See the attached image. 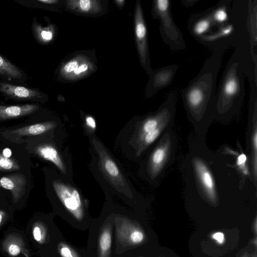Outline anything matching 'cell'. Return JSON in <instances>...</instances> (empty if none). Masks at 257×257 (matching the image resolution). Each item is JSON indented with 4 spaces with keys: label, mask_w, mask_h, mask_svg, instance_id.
Masks as SVG:
<instances>
[{
    "label": "cell",
    "mask_w": 257,
    "mask_h": 257,
    "mask_svg": "<svg viewBox=\"0 0 257 257\" xmlns=\"http://www.w3.org/2000/svg\"><path fill=\"white\" fill-rule=\"evenodd\" d=\"M244 75L248 77L250 86H257V65L250 54L235 49L221 75L211 116L229 118L239 110L245 94Z\"/></svg>",
    "instance_id": "6da1fadb"
},
{
    "label": "cell",
    "mask_w": 257,
    "mask_h": 257,
    "mask_svg": "<svg viewBox=\"0 0 257 257\" xmlns=\"http://www.w3.org/2000/svg\"><path fill=\"white\" fill-rule=\"evenodd\" d=\"M231 47V44L226 41L216 45L199 73L180 90L187 115L193 120L199 121L211 116L222 57Z\"/></svg>",
    "instance_id": "7a4b0ae2"
},
{
    "label": "cell",
    "mask_w": 257,
    "mask_h": 257,
    "mask_svg": "<svg viewBox=\"0 0 257 257\" xmlns=\"http://www.w3.org/2000/svg\"><path fill=\"white\" fill-rule=\"evenodd\" d=\"M152 17L159 21V32L163 42L174 51L186 48L182 32L175 23L171 12L170 0H155L151 11Z\"/></svg>",
    "instance_id": "3957f363"
},
{
    "label": "cell",
    "mask_w": 257,
    "mask_h": 257,
    "mask_svg": "<svg viewBox=\"0 0 257 257\" xmlns=\"http://www.w3.org/2000/svg\"><path fill=\"white\" fill-rule=\"evenodd\" d=\"M92 144L98 156L99 167L103 177L118 193L132 198V190L117 164L101 143L94 137H92Z\"/></svg>",
    "instance_id": "277c9868"
},
{
    "label": "cell",
    "mask_w": 257,
    "mask_h": 257,
    "mask_svg": "<svg viewBox=\"0 0 257 257\" xmlns=\"http://www.w3.org/2000/svg\"><path fill=\"white\" fill-rule=\"evenodd\" d=\"M135 41L141 64L149 75L152 72L148 45L147 25L140 1H137L134 14Z\"/></svg>",
    "instance_id": "5b68a950"
},
{
    "label": "cell",
    "mask_w": 257,
    "mask_h": 257,
    "mask_svg": "<svg viewBox=\"0 0 257 257\" xmlns=\"http://www.w3.org/2000/svg\"><path fill=\"white\" fill-rule=\"evenodd\" d=\"M52 186L62 205L78 219L83 214V198L78 189L65 180L56 179Z\"/></svg>",
    "instance_id": "8992f818"
},
{
    "label": "cell",
    "mask_w": 257,
    "mask_h": 257,
    "mask_svg": "<svg viewBox=\"0 0 257 257\" xmlns=\"http://www.w3.org/2000/svg\"><path fill=\"white\" fill-rule=\"evenodd\" d=\"M164 135L148 160L147 170L151 179H155L161 174L169 163L172 152V143L169 137Z\"/></svg>",
    "instance_id": "52a82bcc"
},
{
    "label": "cell",
    "mask_w": 257,
    "mask_h": 257,
    "mask_svg": "<svg viewBox=\"0 0 257 257\" xmlns=\"http://www.w3.org/2000/svg\"><path fill=\"white\" fill-rule=\"evenodd\" d=\"M179 66L172 64L153 71L149 75V79L146 89V95L150 97L159 90L169 86L175 77Z\"/></svg>",
    "instance_id": "ba28073f"
},
{
    "label": "cell",
    "mask_w": 257,
    "mask_h": 257,
    "mask_svg": "<svg viewBox=\"0 0 257 257\" xmlns=\"http://www.w3.org/2000/svg\"><path fill=\"white\" fill-rule=\"evenodd\" d=\"M217 28L212 18L211 8L191 15L188 21V31L195 40L214 32Z\"/></svg>",
    "instance_id": "9c48e42d"
},
{
    "label": "cell",
    "mask_w": 257,
    "mask_h": 257,
    "mask_svg": "<svg viewBox=\"0 0 257 257\" xmlns=\"http://www.w3.org/2000/svg\"><path fill=\"white\" fill-rule=\"evenodd\" d=\"M194 169L201 189L212 202L216 200L215 182L207 165L201 160L194 161Z\"/></svg>",
    "instance_id": "30bf717a"
},
{
    "label": "cell",
    "mask_w": 257,
    "mask_h": 257,
    "mask_svg": "<svg viewBox=\"0 0 257 257\" xmlns=\"http://www.w3.org/2000/svg\"><path fill=\"white\" fill-rule=\"evenodd\" d=\"M0 92L16 100H36L42 98V93L38 90L4 82H0Z\"/></svg>",
    "instance_id": "8fae6325"
},
{
    "label": "cell",
    "mask_w": 257,
    "mask_h": 257,
    "mask_svg": "<svg viewBox=\"0 0 257 257\" xmlns=\"http://www.w3.org/2000/svg\"><path fill=\"white\" fill-rule=\"evenodd\" d=\"M27 179L24 175L14 173L0 178V188L9 190L14 202H18L24 194Z\"/></svg>",
    "instance_id": "7c38bea8"
},
{
    "label": "cell",
    "mask_w": 257,
    "mask_h": 257,
    "mask_svg": "<svg viewBox=\"0 0 257 257\" xmlns=\"http://www.w3.org/2000/svg\"><path fill=\"white\" fill-rule=\"evenodd\" d=\"M247 22L251 56L257 65V0H247Z\"/></svg>",
    "instance_id": "4fadbf2b"
},
{
    "label": "cell",
    "mask_w": 257,
    "mask_h": 257,
    "mask_svg": "<svg viewBox=\"0 0 257 257\" xmlns=\"http://www.w3.org/2000/svg\"><path fill=\"white\" fill-rule=\"evenodd\" d=\"M34 151L42 159L52 163L63 175L68 174L65 159L53 145L49 144L39 145L35 148Z\"/></svg>",
    "instance_id": "5bb4252c"
},
{
    "label": "cell",
    "mask_w": 257,
    "mask_h": 257,
    "mask_svg": "<svg viewBox=\"0 0 257 257\" xmlns=\"http://www.w3.org/2000/svg\"><path fill=\"white\" fill-rule=\"evenodd\" d=\"M57 125V123L53 121H45L10 130L6 132L5 134L16 140L22 137L37 136L45 134L54 128Z\"/></svg>",
    "instance_id": "9a60e30c"
},
{
    "label": "cell",
    "mask_w": 257,
    "mask_h": 257,
    "mask_svg": "<svg viewBox=\"0 0 257 257\" xmlns=\"http://www.w3.org/2000/svg\"><path fill=\"white\" fill-rule=\"evenodd\" d=\"M39 105L36 104H25L15 105H0V120L17 118L36 111Z\"/></svg>",
    "instance_id": "2e32d148"
},
{
    "label": "cell",
    "mask_w": 257,
    "mask_h": 257,
    "mask_svg": "<svg viewBox=\"0 0 257 257\" xmlns=\"http://www.w3.org/2000/svg\"><path fill=\"white\" fill-rule=\"evenodd\" d=\"M2 246L4 250L10 256L16 257L21 253L26 257L29 256L24 241L18 235H9L3 241Z\"/></svg>",
    "instance_id": "e0dca14e"
},
{
    "label": "cell",
    "mask_w": 257,
    "mask_h": 257,
    "mask_svg": "<svg viewBox=\"0 0 257 257\" xmlns=\"http://www.w3.org/2000/svg\"><path fill=\"white\" fill-rule=\"evenodd\" d=\"M89 69V64L86 60L81 59H72L64 65L62 68V73L64 76L75 78L82 76Z\"/></svg>",
    "instance_id": "ac0fdd59"
},
{
    "label": "cell",
    "mask_w": 257,
    "mask_h": 257,
    "mask_svg": "<svg viewBox=\"0 0 257 257\" xmlns=\"http://www.w3.org/2000/svg\"><path fill=\"white\" fill-rule=\"evenodd\" d=\"M232 0H222L211 8V16L216 26L226 23L229 19L228 12Z\"/></svg>",
    "instance_id": "d6986e66"
},
{
    "label": "cell",
    "mask_w": 257,
    "mask_h": 257,
    "mask_svg": "<svg viewBox=\"0 0 257 257\" xmlns=\"http://www.w3.org/2000/svg\"><path fill=\"white\" fill-rule=\"evenodd\" d=\"M173 119L164 122L159 125L155 130L147 134L136 146V152L137 156L141 155L147 148L152 145L165 131L167 124L171 122Z\"/></svg>",
    "instance_id": "ffe728a7"
},
{
    "label": "cell",
    "mask_w": 257,
    "mask_h": 257,
    "mask_svg": "<svg viewBox=\"0 0 257 257\" xmlns=\"http://www.w3.org/2000/svg\"><path fill=\"white\" fill-rule=\"evenodd\" d=\"M23 72L17 66L0 54V75L9 78L20 79Z\"/></svg>",
    "instance_id": "44dd1931"
},
{
    "label": "cell",
    "mask_w": 257,
    "mask_h": 257,
    "mask_svg": "<svg viewBox=\"0 0 257 257\" xmlns=\"http://www.w3.org/2000/svg\"><path fill=\"white\" fill-rule=\"evenodd\" d=\"M51 27H42L37 22L34 21L32 26V31L36 39L41 42L44 43L50 41L53 38V33Z\"/></svg>",
    "instance_id": "7402d4cb"
},
{
    "label": "cell",
    "mask_w": 257,
    "mask_h": 257,
    "mask_svg": "<svg viewBox=\"0 0 257 257\" xmlns=\"http://www.w3.org/2000/svg\"><path fill=\"white\" fill-rule=\"evenodd\" d=\"M98 2L91 0H79L68 1V6L80 13H90L94 11L98 8Z\"/></svg>",
    "instance_id": "603a6c76"
},
{
    "label": "cell",
    "mask_w": 257,
    "mask_h": 257,
    "mask_svg": "<svg viewBox=\"0 0 257 257\" xmlns=\"http://www.w3.org/2000/svg\"><path fill=\"white\" fill-rule=\"evenodd\" d=\"M20 168L19 164L15 160L0 153V171L19 170Z\"/></svg>",
    "instance_id": "cb8c5ba5"
},
{
    "label": "cell",
    "mask_w": 257,
    "mask_h": 257,
    "mask_svg": "<svg viewBox=\"0 0 257 257\" xmlns=\"http://www.w3.org/2000/svg\"><path fill=\"white\" fill-rule=\"evenodd\" d=\"M32 235L34 239L39 243H43L46 237V230L40 222H35L32 226Z\"/></svg>",
    "instance_id": "d4e9b609"
},
{
    "label": "cell",
    "mask_w": 257,
    "mask_h": 257,
    "mask_svg": "<svg viewBox=\"0 0 257 257\" xmlns=\"http://www.w3.org/2000/svg\"><path fill=\"white\" fill-rule=\"evenodd\" d=\"M111 243V237L108 231H104L101 235L99 239V246L103 252L107 251L110 247Z\"/></svg>",
    "instance_id": "484cf974"
},
{
    "label": "cell",
    "mask_w": 257,
    "mask_h": 257,
    "mask_svg": "<svg viewBox=\"0 0 257 257\" xmlns=\"http://www.w3.org/2000/svg\"><path fill=\"white\" fill-rule=\"evenodd\" d=\"M144 238V233L139 230L134 231L132 233L130 236V239L132 241L135 243L141 242Z\"/></svg>",
    "instance_id": "4316f807"
},
{
    "label": "cell",
    "mask_w": 257,
    "mask_h": 257,
    "mask_svg": "<svg viewBox=\"0 0 257 257\" xmlns=\"http://www.w3.org/2000/svg\"><path fill=\"white\" fill-rule=\"evenodd\" d=\"M247 158L246 155L242 153L240 154L237 158L236 161V164L238 167L243 171V173L245 174L244 171H247L245 167V164L246 162Z\"/></svg>",
    "instance_id": "83f0119b"
},
{
    "label": "cell",
    "mask_w": 257,
    "mask_h": 257,
    "mask_svg": "<svg viewBox=\"0 0 257 257\" xmlns=\"http://www.w3.org/2000/svg\"><path fill=\"white\" fill-rule=\"evenodd\" d=\"M211 238L215 240L217 244L220 245L224 244L225 241L224 234L220 231L213 233L211 235Z\"/></svg>",
    "instance_id": "f1b7e54d"
},
{
    "label": "cell",
    "mask_w": 257,
    "mask_h": 257,
    "mask_svg": "<svg viewBox=\"0 0 257 257\" xmlns=\"http://www.w3.org/2000/svg\"><path fill=\"white\" fill-rule=\"evenodd\" d=\"M60 253L62 257H74L71 249L67 246H62L60 248Z\"/></svg>",
    "instance_id": "f546056e"
},
{
    "label": "cell",
    "mask_w": 257,
    "mask_h": 257,
    "mask_svg": "<svg viewBox=\"0 0 257 257\" xmlns=\"http://www.w3.org/2000/svg\"><path fill=\"white\" fill-rule=\"evenodd\" d=\"M86 125L89 128L94 130L96 127V124L94 119L91 116H88L85 118Z\"/></svg>",
    "instance_id": "4dcf8cb0"
},
{
    "label": "cell",
    "mask_w": 257,
    "mask_h": 257,
    "mask_svg": "<svg viewBox=\"0 0 257 257\" xmlns=\"http://www.w3.org/2000/svg\"><path fill=\"white\" fill-rule=\"evenodd\" d=\"M198 0H181V3L184 5L186 8H189L195 5Z\"/></svg>",
    "instance_id": "1f68e13d"
},
{
    "label": "cell",
    "mask_w": 257,
    "mask_h": 257,
    "mask_svg": "<svg viewBox=\"0 0 257 257\" xmlns=\"http://www.w3.org/2000/svg\"><path fill=\"white\" fill-rule=\"evenodd\" d=\"M7 216V213L5 211L0 210V226L3 223Z\"/></svg>",
    "instance_id": "d6a6232c"
},
{
    "label": "cell",
    "mask_w": 257,
    "mask_h": 257,
    "mask_svg": "<svg viewBox=\"0 0 257 257\" xmlns=\"http://www.w3.org/2000/svg\"><path fill=\"white\" fill-rule=\"evenodd\" d=\"M37 1L45 4H54L58 2L57 0H37Z\"/></svg>",
    "instance_id": "836d02e7"
},
{
    "label": "cell",
    "mask_w": 257,
    "mask_h": 257,
    "mask_svg": "<svg viewBox=\"0 0 257 257\" xmlns=\"http://www.w3.org/2000/svg\"><path fill=\"white\" fill-rule=\"evenodd\" d=\"M115 2L119 7L121 8L123 6L125 1L124 0H116L115 1Z\"/></svg>",
    "instance_id": "e575fe53"
},
{
    "label": "cell",
    "mask_w": 257,
    "mask_h": 257,
    "mask_svg": "<svg viewBox=\"0 0 257 257\" xmlns=\"http://www.w3.org/2000/svg\"><path fill=\"white\" fill-rule=\"evenodd\" d=\"M254 242V245L256 247V238L255 237L253 239V243Z\"/></svg>",
    "instance_id": "d590c367"
},
{
    "label": "cell",
    "mask_w": 257,
    "mask_h": 257,
    "mask_svg": "<svg viewBox=\"0 0 257 257\" xmlns=\"http://www.w3.org/2000/svg\"><path fill=\"white\" fill-rule=\"evenodd\" d=\"M256 219H255V222H254V230H255V232L256 233Z\"/></svg>",
    "instance_id": "8d00e7d4"
},
{
    "label": "cell",
    "mask_w": 257,
    "mask_h": 257,
    "mask_svg": "<svg viewBox=\"0 0 257 257\" xmlns=\"http://www.w3.org/2000/svg\"><path fill=\"white\" fill-rule=\"evenodd\" d=\"M242 257H248V256L246 253H244Z\"/></svg>",
    "instance_id": "74e56055"
}]
</instances>
